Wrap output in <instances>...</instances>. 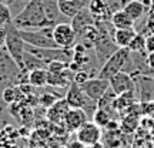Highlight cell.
<instances>
[{"instance_id": "52a82bcc", "label": "cell", "mask_w": 154, "mask_h": 148, "mask_svg": "<svg viewBox=\"0 0 154 148\" xmlns=\"http://www.w3.org/2000/svg\"><path fill=\"white\" fill-rule=\"evenodd\" d=\"M109 87H110V81L97 76L90 77L87 81H84L80 86V88L86 93V95L94 101H99V98L109 90Z\"/></svg>"}, {"instance_id": "8992f818", "label": "cell", "mask_w": 154, "mask_h": 148, "mask_svg": "<svg viewBox=\"0 0 154 148\" xmlns=\"http://www.w3.org/2000/svg\"><path fill=\"white\" fill-rule=\"evenodd\" d=\"M53 38L60 49H73L77 41V34L73 30L70 22L56 24L53 29Z\"/></svg>"}, {"instance_id": "f546056e", "label": "cell", "mask_w": 154, "mask_h": 148, "mask_svg": "<svg viewBox=\"0 0 154 148\" xmlns=\"http://www.w3.org/2000/svg\"><path fill=\"white\" fill-rule=\"evenodd\" d=\"M131 148H138V147H137V145H136V144H133V145H131Z\"/></svg>"}, {"instance_id": "7c38bea8", "label": "cell", "mask_w": 154, "mask_h": 148, "mask_svg": "<svg viewBox=\"0 0 154 148\" xmlns=\"http://www.w3.org/2000/svg\"><path fill=\"white\" fill-rule=\"evenodd\" d=\"M87 9L93 14L96 22H110L113 13L109 10L103 0H88Z\"/></svg>"}, {"instance_id": "30bf717a", "label": "cell", "mask_w": 154, "mask_h": 148, "mask_svg": "<svg viewBox=\"0 0 154 148\" xmlns=\"http://www.w3.org/2000/svg\"><path fill=\"white\" fill-rule=\"evenodd\" d=\"M94 23H96V20H94L93 14L90 13V10H88L87 7L82 9V10L79 11L74 17H72V20H70V24H72L73 30L76 32L77 37H79L87 27L93 26Z\"/></svg>"}, {"instance_id": "3957f363", "label": "cell", "mask_w": 154, "mask_h": 148, "mask_svg": "<svg viewBox=\"0 0 154 148\" xmlns=\"http://www.w3.org/2000/svg\"><path fill=\"white\" fill-rule=\"evenodd\" d=\"M53 29L54 26H47L37 30H20V36L24 40V43L32 44L34 47L42 49H57L59 46L56 44L53 38Z\"/></svg>"}, {"instance_id": "4fadbf2b", "label": "cell", "mask_w": 154, "mask_h": 148, "mask_svg": "<svg viewBox=\"0 0 154 148\" xmlns=\"http://www.w3.org/2000/svg\"><path fill=\"white\" fill-rule=\"evenodd\" d=\"M69 108H70V107L67 104L66 98H59L54 104L49 107V110H47V118H49L51 122L60 124V122L64 121V117H66Z\"/></svg>"}, {"instance_id": "4316f807", "label": "cell", "mask_w": 154, "mask_h": 148, "mask_svg": "<svg viewBox=\"0 0 154 148\" xmlns=\"http://www.w3.org/2000/svg\"><path fill=\"white\" fill-rule=\"evenodd\" d=\"M146 51L147 53L154 51V33H150L149 36H146Z\"/></svg>"}, {"instance_id": "836d02e7", "label": "cell", "mask_w": 154, "mask_h": 148, "mask_svg": "<svg viewBox=\"0 0 154 148\" xmlns=\"http://www.w3.org/2000/svg\"><path fill=\"white\" fill-rule=\"evenodd\" d=\"M86 2H88V0H86Z\"/></svg>"}, {"instance_id": "ffe728a7", "label": "cell", "mask_w": 154, "mask_h": 148, "mask_svg": "<svg viewBox=\"0 0 154 148\" xmlns=\"http://www.w3.org/2000/svg\"><path fill=\"white\" fill-rule=\"evenodd\" d=\"M23 66H24V71L27 73L32 70H37V68H47V64L42 59L33 56L26 50H24V56H23Z\"/></svg>"}, {"instance_id": "9c48e42d", "label": "cell", "mask_w": 154, "mask_h": 148, "mask_svg": "<svg viewBox=\"0 0 154 148\" xmlns=\"http://www.w3.org/2000/svg\"><path fill=\"white\" fill-rule=\"evenodd\" d=\"M43 3V10L46 17L49 19V22L56 26L60 23H69L70 19L66 17L64 14H61L60 9H59V0H42Z\"/></svg>"}, {"instance_id": "ac0fdd59", "label": "cell", "mask_w": 154, "mask_h": 148, "mask_svg": "<svg viewBox=\"0 0 154 148\" xmlns=\"http://www.w3.org/2000/svg\"><path fill=\"white\" fill-rule=\"evenodd\" d=\"M124 11L131 17L134 22H137V20H140V19L144 16V13L149 10H147V7L141 3V0H130V2L127 3V6L124 7Z\"/></svg>"}, {"instance_id": "277c9868", "label": "cell", "mask_w": 154, "mask_h": 148, "mask_svg": "<svg viewBox=\"0 0 154 148\" xmlns=\"http://www.w3.org/2000/svg\"><path fill=\"white\" fill-rule=\"evenodd\" d=\"M130 54H131V51L127 49V47H120L109 60L106 61L103 66L100 67L97 77L110 80L114 74H117L119 71H123L126 63L128 61V59H130Z\"/></svg>"}, {"instance_id": "d4e9b609", "label": "cell", "mask_w": 154, "mask_h": 148, "mask_svg": "<svg viewBox=\"0 0 154 148\" xmlns=\"http://www.w3.org/2000/svg\"><path fill=\"white\" fill-rule=\"evenodd\" d=\"M11 20H13V16H11L10 9L7 7V5L0 2V26H6Z\"/></svg>"}, {"instance_id": "603a6c76", "label": "cell", "mask_w": 154, "mask_h": 148, "mask_svg": "<svg viewBox=\"0 0 154 148\" xmlns=\"http://www.w3.org/2000/svg\"><path fill=\"white\" fill-rule=\"evenodd\" d=\"M106 3V6L109 7V10L111 13H116V11H120V10H124V7L127 6V3L130 0H103Z\"/></svg>"}, {"instance_id": "5bb4252c", "label": "cell", "mask_w": 154, "mask_h": 148, "mask_svg": "<svg viewBox=\"0 0 154 148\" xmlns=\"http://www.w3.org/2000/svg\"><path fill=\"white\" fill-rule=\"evenodd\" d=\"M88 2L86 0H59V9H60L61 14H64L72 20V17H74L79 11L87 7Z\"/></svg>"}, {"instance_id": "7402d4cb", "label": "cell", "mask_w": 154, "mask_h": 148, "mask_svg": "<svg viewBox=\"0 0 154 148\" xmlns=\"http://www.w3.org/2000/svg\"><path fill=\"white\" fill-rule=\"evenodd\" d=\"M127 49L130 51H146V36H144V33L137 32Z\"/></svg>"}, {"instance_id": "1f68e13d", "label": "cell", "mask_w": 154, "mask_h": 148, "mask_svg": "<svg viewBox=\"0 0 154 148\" xmlns=\"http://www.w3.org/2000/svg\"><path fill=\"white\" fill-rule=\"evenodd\" d=\"M0 128H2V118H0Z\"/></svg>"}, {"instance_id": "8fae6325", "label": "cell", "mask_w": 154, "mask_h": 148, "mask_svg": "<svg viewBox=\"0 0 154 148\" xmlns=\"http://www.w3.org/2000/svg\"><path fill=\"white\" fill-rule=\"evenodd\" d=\"M86 121H88V117L84 113V110H82V108H69L63 122H64V125H66L69 131L76 132Z\"/></svg>"}, {"instance_id": "6da1fadb", "label": "cell", "mask_w": 154, "mask_h": 148, "mask_svg": "<svg viewBox=\"0 0 154 148\" xmlns=\"http://www.w3.org/2000/svg\"><path fill=\"white\" fill-rule=\"evenodd\" d=\"M13 24L20 30H37L42 27L53 26L46 17L42 0H29L17 16L13 17Z\"/></svg>"}, {"instance_id": "4dcf8cb0", "label": "cell", "mask_w": 154, "mask_h": 148, "mask_svg": "<svg viewBox=\"0 0 154 148\" xmlns=\"http://www.w3.org/2000/svg\"><path fill=\"white\" fill-rule=\"evenodd\" d=\"M151 6H154V0H151Z\"/></svg>"}, {"instance_id": "d6a6232c", "label": "cell", "mask_w": 154, "mask_h": 148, "mask_svg": "<svg viewBox=\"0 0 154 148\" xmlns=\"http://www.w3.org/2000/svg\"><path fill=\"white\" fill-rule=\"evenodd\" d=\"M103 148H109V147H103ZM124 148H128V147H124Z\"/></svg>"}, {"instance_id": "44dd1931", "label": "cell", "mask_w": 154, "mask_h": 148, "mask_svg": "<svg viewBox=\"0 0 154 148\" xmlns=\"http://www.w3.org/2000/svg\"><path fill=\"white\" fill-rule=\"evenodd\" d=\"M91 120H93L99 127L106 128V125H107L111 120H114V118L111 117V114L109 113V111L103 110V108H97V110H96V113L93 114V118H91Z\"/></svg>"}, {"instance_id": "2e32d148", "label": "cell", "mask_w": 154, "mask_h": 148, "mask_svg": "<svg viewBox=\"0 0 154 148\" xmlns=\"http://www.w3.org/2000/svg\"><path fill=\"white\" fill-rule=\"evenodd\" d=\"M110 22L114 26V29H136V22L124 10L113 13Z\"/></svg>"}, {"instance_id": "7a4b0ae2", "label": "cell", "mask_w": 154, "mask_h": 148, "mask_svg": "<svg viewBox=\"0 0 154 148\" xmlns=\"http://www.w3.org/2000/svg\"><path fill=\"white\" fill-rule=\"evenodd\" d=\"M6 50L9 51V54L13 57V60L16 61V64L20 67V70L24 71L23 66V56H24V40L20 36V30L13 24V22L6 24Z\"/></svg>"}, {"instance_id": "9a60e30c", "label": "cell", "mask_w": 154, "mask_h": 148, "mask_svg": "<svg viewBox=\"0 0 154 148\" xmlns=\"http://www.w3.org/2000/svg\"><path fill=\"white\" fill-rule=\"evenodd\" d=\"M136 33H137L136 29H116L113 33V40L119 47H128Z\"/></svg>"}, {"instance_id": "83f0119b", "label": "cell", "mask_w": 154, "mask_h": 148, "mask_svg": "<svg viewBox=\"0 0 154 148\" xmlns=\"http://www.w3.org/2000/svg\"><path fill=\"white\" fill-rule=\"evenodd\" d=\"M6 26H0V49H5L6 47Z\"/></svg>"}, {"instance_id": "cb8c5ba5", "label": "cell", "mask_w": 154, "mask_h": 148, "mask_svg": "<svg viewBox=\"0 0 154 148\" xmlns=\"http://www.w3.org/2000/svg\"><path fill=\"white\" fill-rule=\"evenodd\" d=\"M69 68V63H64V61H50L47 64V71L53 73V74H60L64 70Z\"/></svg>"}, {"instance_id": "5b68a950", "label": "cell", "mask_w": 154, "mask_h": 148, "mask_svg": "<svg viewBox=\"0 0 154 148\" xmlns=\"http://www.w3.org/2000/svg\"><path fill=\"white\" fill-rule=\"evenodd\" d=\"M103 138V131L101 127H99L93 120H88L83 124L76 131V140L82 143L84 147L88 145H96L99 144Z\"/></svg>"}, {"instance_id": "ba28073f", "label": "cell", "mask_w": 154, "mask_h": 148, "mask_svg": "<svg viewBox=\"0 0 154 148\" xmlns=\"http://www.w3.org/2000/svg\"><path fill=\"white\" fill-rule=\"evenodd\" d=\"M110 87L117 95H120L127 91H136V81L126 71H119L117 74L111 77L110 80Z\"/></svg>"}, {"instance_id": "484cf974", "label": "cell", "mask_w": 154, "mask_h": 148, "mask_svg": "<svg viewBox=\"0 0 154 148\" xmlns=\"http://www.w3.org/2000/svg\"><path fill=\"white\" fill-rule=\"evenodd\" d=\"M90 73L86 71V70H80V71H77L74 73V77H73V81L77 83L79 86H82L84 81H87L88 78H90Z\"/></svg>"}, {"instance_id": "d6986e66", "label": "cell", "mask_w": 154, "mask_h": 148, "mask_svg": "<svg viewBox=\"0 0 154 148\" xmlns=\"http://www.w3.org/2000/svg\"><path fill=\"white\" fill-rule=\"evenodd\" d=\"M29 83L36 88H43L47 86V68H37L29 71Z\"/></svg>"}, {"instance_id": "e0dca14e", "label": "cell", "mask_w": 154, "mask_h": 148, "mask_svg": "<svg viewBox=\"0 0 154 148\" xmlns=\"http://www.w3.org/2000/svg\"><path fill=\"white\" fill-rule=\"evenodd\" d=\"M23 98H24V94L19 86H10L2 91V100L5 101V104L11 105L14 103H20V100Z\"/></svg>"}, {"instance_id": "f1b7e54d", "label": "cell", "mask_w": 154, "mask_h": 148, "mask_svg": "<svg viewBox=\"0 0 154 148\" xmlns=\"http://www.w3.org/2000/svg\"><path fill=\"white\" fill-rule=\"evenodd\" d=\"M147 64H149V67L154 71V51L153 53H147Z\"/></svg>"}]
</instances>
